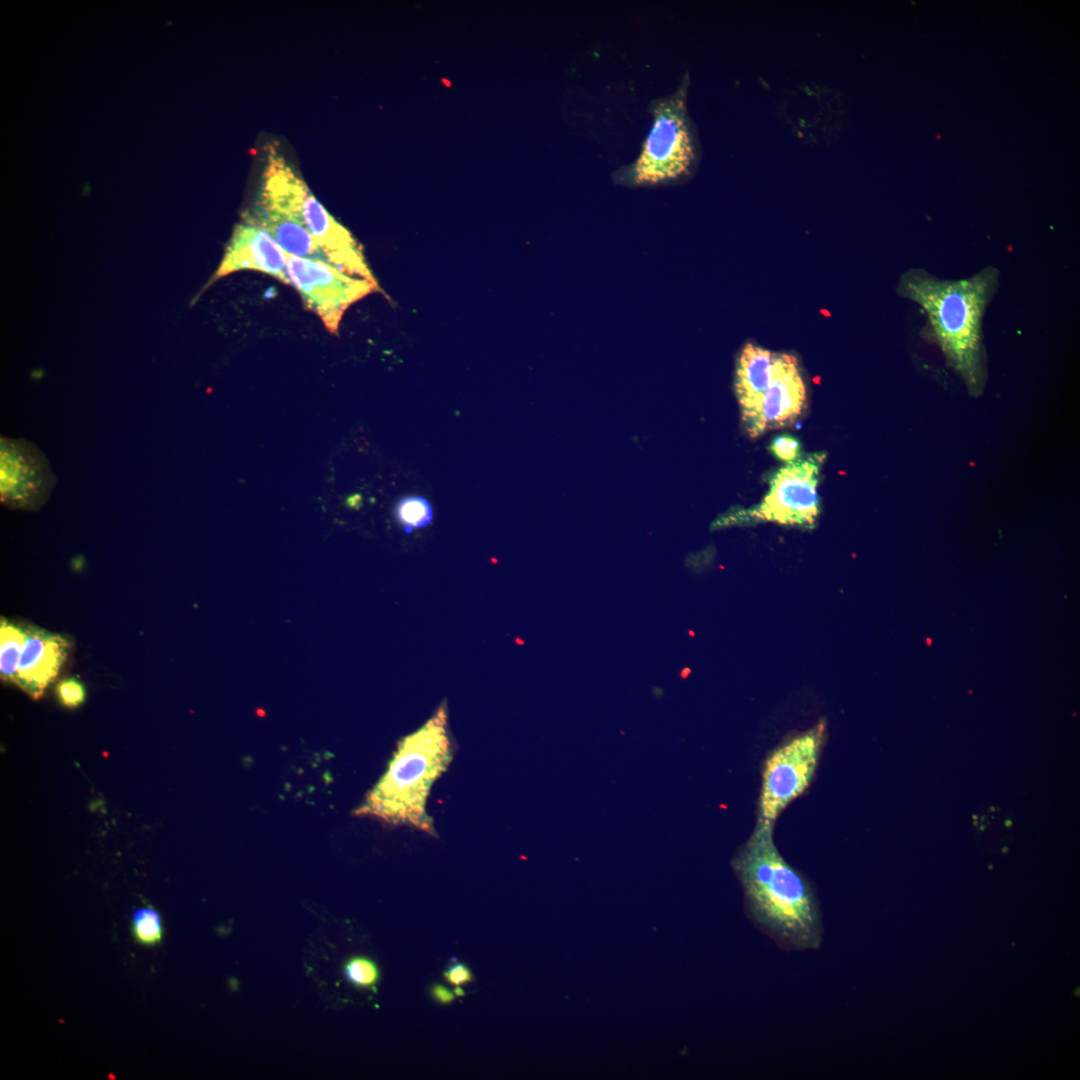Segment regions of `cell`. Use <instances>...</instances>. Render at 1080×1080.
<instances>
[{
	"label": "cell",
	"instance_id": "19",
	"mask_svg": "<svg viewBox=\"0 0 1080 1080\" xmlns=\"http://www.w3.org/2000/svg\"><path fill=\"white\" fill-rule=\"evenodd\" d=\"M56 693L60 703L68 708L77 707L85 700L84 686L74 678L59 682Z\"/></svg>",
	"mask_w": 1080,
	"mask_h": 1080
},
{
	"label": "cell",
	"instance_id": "8",
	"mask_svg": "<svg viewBox=\"0 0 1080 1080\" xmlns=\"http://www.w3.org/2000/svg\"><path fill=\"white\" fill-rule=\"evenodd\" d=\"M825 453L801 456L777 470L762 501L733 520L813 527L819 512L818 483Z\"/></svg>",
	"mask_w": 1080,
	"mask_h": 1080
},
{
	"label": "cell",
	"instance_id": "21",
	"mask_svg": "<svg viewBox=\"0 0 1080 1080\" xmlns=\"http://www.w3.org/2000/svg\"><path fill=\"white\" fill-rule=\"evenodd\" d=\"M432 994L437 1001L444 1004L450 1003L455 996V994H453L449 989L442 985L434 986L432 989Z\"/></svg>",
	"mask_w": 1080,
	"mask_h": 1080
},
{
	"label": "cell",
	"instance_id": "12",
	"mask_svg": "<svg viewBox=\"0 0 1080 1080\" xmlns=\"http://www.w3.org/2000/svg\"><path fill=\"white\" fill-rule=\"evenodd\" d=\"M69 648V642L64 637L28 627L15 684L32 697L39 698L57 677L68 657Z\"/></svg>",
	"mask_w": 1080,
	"mask_h": 1080
},
{
	"label": "cell",
	"instance_id": "7",
	"mask_svg": "<svg viewBox=\"0 0 1080 1080\" xmlns=\"http://www.w3.org/2000/svg\"><path fill=\"white\" fill-rule=\"evenodd\" d=\"M822 719L771 751L764 761L757 821L774 825L780 813L809 787L826 740Z\"/></svg>",
	"mask_w": 1080,
	"mask_h": 1080
},
{
	"label": "cell",
	"instance_id": "16",
	"mask_svg": "<svg viewBox=\"0 0 1080 1080\" xmlns=\"http://www.w3.org/2000/svg\"><path fill=\"white\" fill-rule=\"evenodd\" d=\"M132 932L143 945H155L162 939L163 928L158 912L150 906L136 909L132 915Z\"/></svg>",
	"mask_w": 1080,
	"mask_h": 1080
},
{
	"label": "cell",
	"instance_id": "5",
	"mask_svg": "<svg viewBox=\"0 0 1080 1080\" xmlns=\"http://www.w3.org/2000/svg\"><path fill=\"white\" fill-rule=\"evenodd\" d=\"M258 202L308 231L331 266L377 284L351 233L329 214L305 182L278 156H269Z\"/></svg>",
	"mask_w": 1080,
	"mask_h": 1080
},
{
	"label": "cell",
	"instance_id": "15",
	"mask_svg": "<svg viewBox=\"0 0 1080 1080\" xmlns=\"http://www.w3.org/2000/svg\"><path fill=\"white\" fill-rule=\"evenodd\" d=\"M396 517L405 528V532H411L413 528L427 526L433 517L430 503L423 497H406L399 501L396 507Z\"/></svg>",
	"mask_w": 1080,
	"mask_h": 1080
},
{
	"label": "cell",
	"instance_id": "3",
	"mask_svg": "<svg viewBox=\"0 0 1080 1080\" xmlns=\"http://www.w3.org/2000/svg\"><path fill=\"white\" fill-rule=\"evenodd\" d=\"M446 725L442 706L420 729L398 743L387 770L358 808L359 815L436 835L426 804L432 785L452 760Z\"/></svg>",
	"mask_w": 1080,
	"mask_h": 1080
},
{
	"label": "cell",
	"instance_id": "10",
	"mask_svg": "<svg viewBox=\"0 0 1080 1080\" xmlns=\"http://www.w3.org/2000/svg\"><path fill=\"white\" fill-rule=\"evenodd\" d=\"M45 455L24 439H0V500L11 509L36 511L56 484Z\"/></svg>",
	"mask_w": 1080,
	"mask_h": 1080
},
{
	"label": "cell",
	"instance_id": "1",
	"mask_svg": "<svg viewBox=\"0 0 1080 1080\" xmlns=\"http://www.w3.org/2000/svg\"><path fill=\"white\" fill-rule=\"evenodd\" d=\"M773 827L757 821L732 860L746 915L781 950H818L825 931L819 900L808 878L780 854Z\"/></svg>",
	"mask_w": 1080,
	"mask_h": 1080
},
{
	"label": "cell",
	"instance_id": "18",
	"mask_svg": "<svg viewBox=\"0 0 1080 1080\" xmlns=\"http://www.w3.org/2000/svg\"><path fill=\"white\" fill-rule=\"evenodd\" d=\"M769 451L775 458L786 464L792 463L802 456L800 441L790 434L776 436L769 445Z\"/></svg>",
	"mask_w": 1080,
	"mask_h": 1080
},
{
	"label": "cell",
	"instance_id": "14",
	"mask_svg": "<svg viewBox=\"0 0 1080 1080\" xmlns=\"http://www.w3.org/2000/svg\"><path fill=\"white\" fill-rule=\"evenodd\" d=\"M28 635V627L1 620L0 625V674L5 682L15 684L20 656Z\"/></svg>",
	"mask_w": 1080,
	"mask_h": 1080
},
{
	"label": "cell",
	"instance_id": "22",
	"mask_svg": "<svg viewBox=\"0 0 1080 1080\" xmlns=\"http://www.w3.org/2000/svg\"><path fill=\"white\" fill-rule=\"evenodd\" d=\"M454 994H455V996H463V994H464V991H463V989H462V988H460V987H457V988H455V990H454Z\"/></svg>",
	"mask_w": 1080,
	"mask_h": 1080
},
{
	"label": "cell",
	"instance_id": "9",
	"mask_svg": "<svg viewBox=\"0 0 1080 1080\" xmlns=\"http://www.w3.org/2000/svg\"><path fill=\"white\" fill-rule=\"evenodd\" d=\"M286 273L306 307L320 318L332 334H337L345 311L353 303L378 290V284L366 279L350 276L319 261L289 254Z\"/></svg>",
	"mask_w": 1080,
	"mask_h": 1080
},
{
	"label": "cell",
	"instance_id": "11",
	"mask_svg": "<svg viewBox=\"0 0 1080 1080\" xmlns=\"http://www.w3.org/2000/svg\"><path fill=\"white\" fill-rule=\"evenodd\" d=\"M287 256L268 232L243 219L234 227L219 266L192 303L219 279L242 270L259 271L291 285L286 273Z\"/></svg>",
	"mask_w": 1080,
	"mask_h": 1080
},
{
	"label": "cell",
	"instance_id": "6",
	"mask_svg": "<svg viewBox=\"0 0 1080 1080\" xmlns=\"http://www.w3.org/2000/svg\"><path fill=\"white\" fill-rule=\"evenodd\" d=\"M685 86L652 101V127L637 159L621 172L626 181L655 185L689 173L696 160V146L685 105Z\"/></svg>",
	"mask_w": 1080,
	"mask_h": 1080
},
{
	"label": "cell",
	"instance_id": "13",
	"mask_svg": "<svg viewBox=\"0 0 1080 1080\" xmlns=\"http://www.w3.org/2000/svg\"><path fill=\"white\" fill-rule=\"evenodd\" d=\"M243 219L268 232L289 255L330 265L309 232L279 212L258 202L252 212L243 215Z\"/></svg>",
	"mask_w": 1080,
	"mask_h": 1080
},
{
	"label": "cell",
	"instance_id": "20",
	"mask_svg": "<svg viewBox=\"0 0 1080 1080\" xmlns=\"http://www.w3.org/2000/svg\"><path fill=\"white\" fill-rule=\"evenodd\" d=\"M444 976L450 984L455 986L466 984L472 980L470 969L462 963L451 965L445 971Z\"/></svg>",
	"mask_w": 1080,
	"mask_h": 1080
},
{
	"label": "cell",
	"instance_id": "17",
	"mask_svg": "<svg viewBox=\"0 0 1080 1080\" xmlns=\"http://www.w3.org/2000/svg\"><path fill=\"white\" fill-rule=\"evenodd\" d=\"M347 979L358 987H371L379 979L377 965L369 958L358 956L349 959L345 965Z\"/></svg>",
	"mask_w": 1080,
	"mask_h": 1080
},
{
	"label": "cell",
	"instance_id": "2",
	"mask_svg": "<svg viewBox=\"0 0 1080 1080\" xmlns=\"http://www.w3.org/2000/svg\"><path fill=\"white\" fill-rule=\"evenodd\" d=\"M1000 271L986 266L960 279L940 278L924 268H910L897 292L926 315L922 334L943 352L971 393L986 381L983 319L999 288Z\"/></svg>",
	"mask_w": 1080,
	"mask_h": 1080
},
{
	"label": "cell",
	"instance_id": "4",
	"mask_svg": "<svg viewBox=\"0 0 1080 1080\" xmlns=\"http://www.w3.org/2000/svg\"><path fill=\"white\" fill-rule=\"evenodd\" d=\"M734 388L742 425L751 438L792 425L807 405L797 358L753 343L740 352Z\"/></svg>",
	"mask_w": 1080,
	"mask_h": 1080
}]
</instances>
